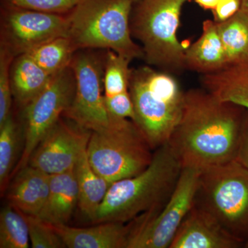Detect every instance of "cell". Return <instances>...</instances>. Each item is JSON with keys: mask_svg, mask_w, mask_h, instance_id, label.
<instances>
[{"mask_svg": "<svg viewBox=\"0 0 248 248\" xmlns=\"http://www.w3.org/2000/svg\"><path fill=\"white\" fill-rule=\"evenodd\" d=\"M129 92L135 109L134 122L155 151L168 143L179 123L185 93L169 73L147 66L131 69Z\"/></svg>", "mask_w": 248, "mask_h": 248, "instance_id": "obj_4", "label": "cell"}, {"mask_svg": "<svg viewBox=\"0 0 248 248\" xmlns=\"http://www.w3.org/2000/svg\"><path fill=\"white\" fill-rule=\"evenodd\" d=\"M109 116L107 127L92 131L86 153L93 169L112 184L144 170L154 152L133 120Z\"/></svg>", "mask_w": 248, "mask_h": 248, "instance_id": "obj_5", "label": "cell"}, {"mask_svg": "<svg viewBox=\"0 0 248 248\" xmlns=\"http://www.w3.org/2000/svg\"><path fill=\"white\" fill-rule=\"evenodd\" d=\"M130 60L107 50L104 75V97H110L128 92L131 69Z\"/></svg>", "mask_w": 248, "mask_h": 248, "instance_id": "obj_25", "label": "cell"}, {"mask_svg": "<svg viewBox=\"0 0 248 248\" xmlns=\"http://www.w3.org/2000/svg\"><path fill=\"white\" fill-rule=\"evenodd\" d=\"M203 83L206 91L220 100L248 110V62L205 74Z\"/></svg>", "mask_w": 248, "mask_h": 248, "instance_id": "obj_19", "label": "cell"}, {"mask_svg": "<svg viewBox=\"0 0 248 248\" xmlns=\"http://www.w3.org/2000/svg\"><path fill=\"white\" fill-rule=\"evenodd\" d=\"M52 76L29 54L18 55L11 67V86L13 97L23 108L45 89Z\"/></svg>", "mask_w": 248, "mask_h": 248, "instance_id": "obj_18", "label": "cell"}, {"mask_svg": "<svg viewBox=\"0 0 248 248\" xmlns=\"http://www.w3.org/2000/svg\"><path fill=\"white\" fill-rule=\"evenodd\" d=\"M196 3L205 10H212L216 8L219 0H195Z\"/></svg>", "mask_w": 248, "mask_h": 248, "instance_id": "obj_32", "label": "cell"}, {"mask_svg": "<svg viewBox=\"0 0 248 248\" xmlns=\"http://www.w3.org/2000/svg\"><path fill=\"white\" fill-rule=\"evenodd\" d=\"M201 171L184 168L169 200L157 213L133 221L128 248H170L179 227L193 206Z\"/></svg>", "mask_w": 248, "mask_h": 248, "instance_id": "obj_8", "label": "cell"}, {"mask_svg": "<svg viewBox=\"0 0 248 248\" xmlns=\"http://www.w3.org/2000/svg\"><path fill=\"white\" fill-rule=\"evenodd\" d=\"M25 215L29 224L31 248H66L60 236L50 225L41 221L37 217Z\"/></svg>", "mask_w": 248, "mask_h": 248, "instance_id": "obj_27", "label": "cell"}, {"mask_svg": "<svg viewBox=\"0 0 248 248\" xmlns=\"http://www.w3.org/2000/svg\"><path fill=\"white\" fill-rule=\"evenodd\" d=\"M134 0H79L68 14V37L75 50H110L132 61L143 58L132 38L130 14Z\"/></svg>", "mask_w": 248, "mask_h": 248, "instance_id": "obj_3", "label": "cell"}, {"mask_svg": "<svg viewBox=\"0 0 248 248\" xmlns=\"http://www.w3.org/2000/svg\"><path fill=\"white\" fill-rule=\"evenodd\" d=\"M187 0H135L130 14L132 36L141 42L148 63L180 71L185 52L177 37L181 14Z\"/></svg>", "mask_w": 248, "mask_h": 248, "instance_id": "obj_7", "label": "cell"}, {"mask_svg": "<svg viewBox=\"0 0 248 248\" xmlns=\"http://www.w3.org/2000/svg\"><path fill=\"white\" fill-rule=\"evenodd\" d=\"M79 203V191L74 169L52 174L48 197L37 215L49 225H66Z\"/></svg>", "mask_w": 248, "mask_h": 248, "instance_id": "obj_16", "label": "cell"}, {"mask_svg": "<svg viewBox=\"0 0 248 248\" xmlns=\"http://www.w3.org/2000/svg\"><path fill=\"white\" fill-rule=\"evenodd\" d=\"M30 245L27 217L8 204L0 213V248H28Z\"/></svg>", "mask_w": 248, "mask_h": 248, "instance_id": "obj_24", "label": "cell"}, {"mask_svg": "<svg viewBox=\"0 0 248 248\" xmlns=\"http://www.w3.org/2000/svg\"><path fill=\"white\" fill-rule=\"evenodd\" d=\"M107 53L102 49L78 50L70 64L76 78V91L63 115L91 131L105 128L110 122L102 94Z\"/></svg>", "mask_w": 248, "mask_h": 248, "instance_id": "obj_9", "label": "cell"}, {"mask_svg": "<svg viewBox=\"0 0 248 248\" xmlns=\"http://www.w3.org/2000/svg\"><path fill=\"white\" fill-rule=\"evenodd\" d=\"M241 0H219L213 10L215 22H225L233 17L241 9Z\"/></svg>", "mask_w": 248, "mask_h": 248, "instance_id": "obj_30", "label": "cell"}, {"mask_svg": "<svg viewBox=\"0 0 248 248\" xmlns=\"http://www.w3.org/2000/svg\"><path fill=\"white\" fill-rule=\"evenodd\" d=\"M186 68L204 74L215 73L228 67L226 52L222 44L217 22H203V32L199 40L186 48Z\"/></svg>", "mask_w": 248, "mask_h": 248, "instance_id": "obj_17", "label": "cell"}, {"mask_svg": "<svg viewBox=\"0 0 248 248\" xmlns=\"http://www.w3.org/2000/svg\"><path fill=\"white\" fill-rule=\"evenodd\" d=\"M74 171L79 191L78 207L86 218L94 221L112 184L93 169L86 151L78 160Z\"/></svg>", "mask_w": 248, "mask_h": 248, "instance_id": "obj_20", "label": "cell"}, {"mask_svg": "<svg viewBox=\"0 0 248 248\" xmlns=\"http://www.w3.org/2000/svg\"><path fill=\"white\" fill-rule=\"evenodd\" d=\"M12 114L0 125V190L4 195L9 186L13 172L19 162L21 133Z\"/></svg>", "mask_w": 248, "mask_h": 248, "instance_id": "obj_22", "label": "cell"}, {"mask_svg": "<svg viewBox=\"0 0 248 248\" xmlns=\"http://www.w3.org/2000/svg\"><path fill=\"white\" fill-rule=\"evenodd\" d=\"M236 161L248 170V118L245 117Z\"/></svg>", "mask_w": 248, "mask_h": 248, "instance_id": "obj_31", "label": "cell"}, {"mask_svg": "<svg viewBox=\"0 0 248 248\" xmlns=\"http://www.w3.org/2000/svg\"><path fill=\"white\" fill-rule=\"evenodd\" d=\"M76 52L68 37H60L42 44L27 54L44 71L53 76L70 66Z\"/></svg>", "mask_w": 248, "mask_h": 248, "instance_id": "obj_23", "label": "cell"}, {"mask_svg": "<svg viewBox=\"0 0 248 248\" xmlns=\"http://www.w3.org/2000/svg\"><path fill=\"white\" fill-rule=\"evenodd\" d=\"M217 29L226 52L228 66L248 62V16L239 10Z\"/></svg>", "mask_w": 248, "mask_h": 248, "instance_id": "obj_21", "label": "cell"}, {"mask_svg": "<svg viewBox=\"0 0 248 248\" xmlns=\"http://www.w3.org/2000/svg\"><path fill=\"white\" fill-rule=\"evenodd\" d=\"M68 14H54L1 4L0 46L15 57L60 37H68Z\"/></svg>", "mask_w": 248, "mask_h": 248, "instance_id": "obj_11", "label": "cell"}, {"mask_svg": "<svg viewBox=\"0 0 248 248\" xmlns=\"http://www.w3.org/2000/svg\"><path fill=\"white\" fill-rule=\"evenodd\" d=\"M241 10L248 16V0H241Z\"/></svg>", "mask_w": 248, "mask_h": 248, "instance_id": "obj_33", "label": "cell"}, {"mask_svg": "<svg viewBox=\"0 0 248 248\" xmlns=\"http://www.w3.org/2000/svg\"><path fill=\"white\" fill-rule=\"evenodd\" d=\"M79 1V0H1V4L49 14L66 15L74 9Z\"/></svg>", "mask_w": 248, "mask_h": 248, "instance_id": "obj_28", "label": "cell"}, {"mask_svg": "<svg viewBox=\"0 0 248 248\" xmlns=\"http://www.w3.org/2000/svg\"><path fill=\"white\" fill-rule=\"evenodd\" d=\"M246 247L210 214L194 205L182 222L170 248Z\"/></svg>", "mask_w": 248, "mask_h": 248, "instance_id": "obj_13", "label": "cell"}, {"mask_svg": "<svg viewBox=\"0 0 248 248\" xmlns=\"http://www.w3.org/2000/svg\"><path fill=\"white\" fill-rule=\"evenodd\" d=\"M104 102L109 115L135 121V109L129 91L112 97H104Z\"/></svg>", "mask_w": 248, "mask_h": 248, "instance_id": "obj_29", "label": "cell"}, {"mask_svg": "<svg viewBox=\"0 0 248 248\" xmlns=\"http://www.w3.org/2000/svg\"><path fill=\"white\" fill-rule=\"evenodd\" d=\"M50 174L27 165L12 178L6 190L9 203L24 215L37 217L48 197Z\"/></svg>", "mask_w": 248, "mask_h": 248, "instance_id": "obj_15", "label": "cell"}, {"mask_svg": "<svg viewBox=\"0 0 248 248\" xmlns=\"http://www.w3.org/2000/svg\"><path fill=\"white\" fill-rule=\"evenodd\" d=\"M15 58L9 50L0 46V125L12 114L11 67Z\"/></svg>", "mask_w": 248, "mask_h": 248, "instance_id": "obj_26", "label": "cell"}, {"mask_svg": "<svg viewBox=\"0 0 248 248\" xmlns=\"http://www.w3.org/2000/svg\"><path fill=\"white\" fill-rule=\"evenodd\" d=\"M76 91V78L71 65L55 73L45 89L24 108V146L12 179L27 166L40 141L71 107Z\"/></svg>", "mask_w": 248, "mask_h": 248, "instance_id": "obj_10", "label": "cell"}, {"mask_svg": "<svg viewBox=\"0 0 248 248\" xmlns=\"http://www.w3.org/2000/svg\"><path fill=\"white\" fill-rule=\"evenodd\" d=\"M194 205L248 247V170L239 162L201 171Z\"/></svg>", "mask_w": 248, "mask_h": 248, "instance_id": "obj_6", "label": "cell"}, {"mask_svg": "<svg viewBox=\"0 0 248 248\" xmlns=\"http://www.w3.org/2000/svg\"><path fill=\"white\" fill-rule=\"evenodd\" d=\"M244 109L208 91L186 92L182 117L168 141L182 169L202 171L236 160Z\"/></svg>", "mask_w": 248, "mask_h": 248, "instance_id": "obj_1", "label": "cell"}, {"mask_svg": "<svg viewBox=\"0 0 248 248\" xmlns=\"http://www.w3.org/2000/svg\"><path fill=\"white\" fill-rule=\"evenodd\" d=\"M66 248H128L133 221L104 222L90 228H73L68 225L52 226Z\"/></svg>", "mask_w": 248, "mask_h": 248, "instance_id": "obj_14", "label": "cell"}, {"mask_svg": "<svg viewBox=\"0 0 248 248\" xmlns=\"http://www.w3.org/2000/svg\"><path fill=\"white\" fill-rule=\"evenodd\" d=\"M182 170L177 156L165 143L154 151L144 170L111 184L93 222L125 223L157 213L172 194Z\"/></svg>", "mask_w": 248, "mask_h": 248, "instance_id": "obj_2", "label": "cell"}, {"mask_svg": "<svg viewBox=\"0 0 248 248\" xmlns=\"http://www.w3.org/2000/svg\"><path fill=\"white\" fill-rule=\"evenodd\" d=\"M134 1H135V0H134Z\"/></svg>", "mask_w": 248, "mask_h": 248, "instance_id": "obj_34", "label": "cell"}, {"mask_svg": "<svg viewBox=\"0 0 248 248\" xmlns=\"http://www.w3.org/2000/svg\"><path fill=\"white\" fill-rule=\"evenodd\" d=\"M62 117L40 141L28 163L50 175L74 169L87 150L92 133L66 117L64 120Z\"/></svg>", "mask_w": 248, "mask_h": 248, "instance_id": "obj_12", "label": "cell"}]
</instances>
